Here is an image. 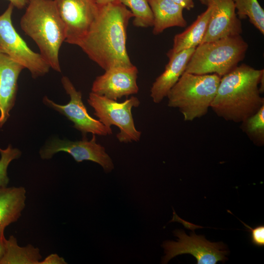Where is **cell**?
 I'll return each instance as SVG.
<instances>
[{"label":"cell","mask_w":264,"mask_h":264,"mask_svg":"<svg viewBox=\"0 0 264 264\" xmlns=\"http://www.w3.org/2000/svg\"><path fill=\"white\" fill-rule=\"evenodd\" d=\"M133 17L119 0L99 5L97 17L77 46L105 70L132 66L126 39L129 21Z\"/></svg>","instance_id":"6da1fadb"},{"label":"cell","mask_w":264,"mask_h":264,"mask_svg":"<svg viewBox=\"0 0 264 264\" xmlns=\"http://www.w3.org/2000/svg\"><path fill=\"white\" fill-rule=\"evenodd\" d=\"M264 69L242 64L222 76L211 108L226 121H243L264 105L259 85Z\"/></svg>","instance_id":"7a4b0ae2"},{"label":"cell","mask_w":264,"mask_h":264,"mask_svg":"<svg viewBox=\"0 0 264 264\" xmlns=\"http://www.w3.org/2000/svg\"><path fill=\"white\" fill-rule=\"evenodd\" d=\"M20 25L35 42L50 68L61 72L59 53L66 33L54 0H29Z\"/></svg>","instance_id":"3957f363"},{"label":"cell","mask_w":264,"mask_h":264,"mask_svg":"<svg viewBox=\"0 0 264 264\" xmlns=\"http://www.w3.org/2000/svg\"><path fill=\"white\" fill-rule=\"evenodd\" d=\"M248 47L241 35L200 44L191 56L184 72L197 75L227 74L244 58Z\"/></svg>","instance_id":"277c9868"},{"label":"cell","mask_w":264,"mask_h":264,"mask_svg":"<svg viewBox=\"0 0 264 264\" xmlns=\"http://www.w3.org/2000/svg\"><path fill=\"white\" fill-rule=\"evenodd\" d=\"M220 78L217 74L184 72L167 94L168 106L178 108L185 121L204 116L216 96Z\"/></svg>","instance_id":"5b68a950"},{"label":"cell","mask_w":264,"mask_h":264,"mask_svg":"<svg viewBox=\"0 0 264 264\" xmlns=\"http://www.w3.org/2000/svg\"><path fill=\"white\" fill-rule=\"evenodd\" d=\"M87 101L93 108L94 114L103 125L108 128H111L112 125L119 128L120 131L116 137L120 142L140 140L141 132L136 130L132 113V108L140 105L137 97L132 96L119 103L91 92Z\"/></svg>","instance_id":"8992f818"},{"label":"cell","mask_w":264,"mask_h":264,"mask_svg":"<svg viewBox=\"0 0 264 264\" xmlns=\"http://www.w3.org/2000/svg\"><path fill=\"white\" fill-rule=\"evenodd\" d=\"M14 7L10 3L0 15V50L27 69L32 78L43 76L50 67L40 53L32 50L16 31L12 22Z\"/></svg>","instance_id":"52a82bcc"},{"label":"cell","mask_w":264,"mask_h":264,"mask_svg":"<svg viewBox=\"0 0 264 264\" xmlns=\"http://www.w3.org/2000/svg\"><path fill=\"white\" fill-rule=\"evenodd\" d=\"M178 238L177 242L167 241L163 243L165 255L162 263L167 264L175 256L189 254L197 260L198 264H216L218 262H225L228 251L222 242H211L203 236L190 233L188 236L182 230L174 231Z\"/></svg>","instance_id":"ba28073f"},{"label":"cell","mask_w":264,"mask_h":264,"mask_svg":"<svg viewBox=\"0 0 264 264\" xmlns=\"http://www.w3.org/2000/svg\"><path fill=\"white\" fill-rule=\"evenodd\" d=\"M61 83L66 93L70 96L69 102L65 105H60L45 96L43 100L44 104L66 117L73 123V127L84 136L87 133L101 136L111 134V128H107L88 114L83 102L81 92L76 90L69 79L64 76Z\"/></svg>","instance_id":"9c48e42d"},{"label":"cell","mask_w":264,"mask_h":264,"mask_svg":"<svg viewBox=\"0 0 264 264\" xmlns=\"http://www.w3.org/2000/svg\"><path fill=\"white\" fill-rule=\"evenodd\" d=\"M54 1L65 27V42L77 45L97 17L99 4L95 0Z\"/></svg>","instance_id":"30bf717a"},{"label":"cell","mask_w":264,"mask_h":264,"mask_svg":"<svg viewBox=\"0 0 264 264\" xmlns=\"http://www.w3.org/2000/svg\"><path fill=\"white\" fill-rule=\"evenodd\" d=\"M61 152L69 154L77 162L84 160L95 162L101 166L106 173L110 172L114 168L112 159L105 147L96 142L95 134L89 140L86 136L82 140L77 141L53 138L41 148L39 154L42 159L48 160Z\"/></svg>","instance_id":"8fae6325"},{"label":"cell","mask_w":264,"mask_h":264,"mask_svg":"<svg viewBox=\"0 0 264 264\" xmlns=\"http://www.w3.org/2000/svg\"><path fill=\"white\" fill-rule=\"evenodd\" d=\"M199 1L211 10L207 29L201 44L242 33V24L236 14L233 0Z\"/></svg>","instance_id":"7c38bea8"},{"label":"cell","mask_w":264,"mask_h":264,"mask_svg":"<svg viewBox=\"0 0 264 264\" xmlns=\"http://www.w3.org/2000/svg\"><path fill=\"white\" fill-rule=\"evenodd\" d=\"M138 72L133 65L108 69L103 74L96 77L92 83L91 92L115 101L123 96L136 94L139 90Z\"/></svg>","instance_id":"4fadbf2b"},{"label":"cell","mask_w":264,"mask_h":264,"mask_svg":"<svg viewBox=\"0 0 264 264\" xmlns=\"http://www.w3.org/2000/svg\"><path fill=\"white\" fill-rule=\"evenodd\" d=\"M23 66L0 50V131L15 105L18 80Z\"/></svg>","instance_id":"5bb4252c"},{"label":"cell","mask_w":264,"mask_h":264,"mask_svg":"<svg viewBox=\"0 0 264 264\" xmlns=\"http://www.w3.org/2000/svg\"><path fill=\"white\" fill-rule=\"evenodd\" d=\"M195 48L185 49L168 57L169 61L164 71L156 78L151 88L150 95L154 103H159L167 96L170 90L185 71Z\"/></svg>","instance_id":"9a60e30c"},{"label":"cell","mask_w":264,"mask_h":264,"mask_svg":"<svg viewBox=\"0 0 264 264\" xmlns=\"http://www.w3.org/2000/svg\"><path fill=\"white\" fill-rule=\"evenodd\" d=\"M26 190L24 187H0V234L6 227L18 220L25 207Z\"/></svg>","instance_id":"2e32d148"},{"label":"cell","mask_w":264,"mask_h":264,"mask_svg":"<svg viewBox=\"0 0 264 264\" xmlns=\"http://www.w3.org/2000/svg\"><path fill=\"white\" fill-rule=\"evenodd\" d=\"M154 16L153 33H161L174 26L185 27L187 22L183 15V8L173 0H147Z\"/></svg>","instance_id":"e0dca14e"},{"label":"cell","mask_w":264,"mask_h":264,"mask_svg":"<svg viewBox=\"0 0 264 264\" xmlns=\"http://www.w3.org/2000/svg\"><path fill=\"white\" fill-rule=\"evenodd\" d=\"M211 12L210 8L207 7L185 30L175 36L173 47L167 53L168 57L185 49L196 48L201 44L207 29Z\"/></svg>","instance_id":"ac0fdd59"},{"label":"cell","mask_w":264,"mask_h":264,"mask_svg":"<svg viewBox=\"0 0 264 264\" xmlns=\"http://www.w3.org/2000/svg\"><path fill=\"white\" fill-rule=\"evenodd\" d=\"M5 251L0 264H39L43 259L39 248L31 244L20 246L13 235L5 239Z\"/></svg>","instance_id":"d6986e66"},{"label":"cell","mask_w":264,"mask_h":264,"mask_svg":"<svg viewBox=\"0 0 264 264\" xmlns=\"http://www.w3.org/2000/svg\"><path fill=\"white\" fill-rule=\"evenodd\" d=\"M240 20L248 18L249 22L264 34V10L258 0H233Z\"/></svg>","instance_id":"ffe728a7"},{"label":"cell","mask_w":264,"mask_h":264,"mask_svg":"<svg viewBox=\"0 0 264 264\" xmlns=\"http://www.w3.org/2000/svg\"><path fill=\"white\" fill-rule=\"evenodd\" d=\"M134 15L133 24L140 27L154 25V16L147 0H119Z\"/></svg>","instance_id":"44dd1931"},{"label":"cell","mask_w":264,"mask_h":264,"mask_svg":"<svg viewBox=\"0 0 264 264\" xmlns=\"http://www.w3.org/2000/svg\"><path fill=\"white\" fill-rule=\"evenodd\" d=\"M242 128L258 145L264 143V105L255 113L242 122Z\"/></svg>","instance_id":"7402d4cb"},{"label":"cell","mask_w":264,"mask_h":264,"mask_svg":"<svg viewBox=\"0 0 264 264\" xmlns=\"http://www.w3.org/2000/svg\"><path fill=\"white\" fill-rule=\"evenodd\" d=\"M0 187H6L9 182L7 175V169L11 162L19 158L21 151L16 148H13L11 144L5 149L0 148Z\"/></svg>","instance_id":"603a6c76"},{"label":"cell","mask_w":264,"mask_h":264,"mask_svg":"<svg viewBox=\"0 0 264 264\" xmlns=\"http://www.w3.org/2000/svg\"><path fill=\"white\" fill-rule=\"evenodd\" d=\"M241 222L249 229L251 233V241L253 244L258 247H263L264 246V225H258L252 228L243 222L242 221Z\"/></svg>","instance_id":"cb8c5ba5"},{"label":"cell","mask_w":264,"mask_h":264,"mask_svg":"<svg viewBox=\"0 0 264 264\" xmlns=\"http://www.w3.org/2000/svg\"><path fill=\"white\" fill-rule=\"evenodd\" d=\"M65 259L57 254H51L44 259H42L39 264H66Z\"/></svg>","instance_id":"d4e9b609"},{"label":"cell","mask_w":264,"mask_h":264,"mask_svg":"<svg viewBox=\"0 0 264 264\" xmlns=\"http://www.w3.org/2000/svg\"><path fill=\"white\" fill-rule=\"evenodd\" d=\"M174 2L177 3L183 9L187 10H191L194 8L195 3L193 0H173Z\"/></svg>","instance_id":"484cf974"},{"label":"cell","mask_w":264,"mask_h":264,"mask_svg":"<svg viewBox=\"0 0 264 264\" xmlns=\"http://www.w3.org/2000/svg\"><path fill=\"white\" fill-rule=\"evenodd\" d=\"M12 4L14 7L19 9L23 8L27 5L29 0H8Z\"/></svg>","instance_id":"4316f807"},{"label":"cell","mask_w":264,"mask_h":264,"mask_svg":"<svg viewBox=\"0 0 264 264\" xmlns=\"http://www.w3.org/2000/svg\"><path fill=\"white\" fill-rule=\"evenodd\" d=\"M5 239L4 234H0V262L2 260L5 251Z\"/></svg>","instance_id":"83f0119b"},{"label":"cell","mask_w":264,"mask_h":264,"mask_svg":"<svg viewBox=\"0 0 264 264\" xmlns=\"http://www.w3.org/2000/svg\"><path fill=\"white\" fill-rule=\"evenodd\" d=\"M259 84L260 85L259 87V91L260 93L262 94L264 91V75L262 76Z\"/></svg>","instance_id":"f1b7e54d"},{"label":"cell","mask_w":264,"mask_h":264,"mask_svg":"<svg viewBox=\"0 0 264 264\" xmlns=\"http://www.w3.org/2000/svg\"><path fill=\"white\" fill-rule=\"evenodd\" d=\"M97 3L99 5L107 4L119 0H95Z\"/></svg>","instance_id":"f546056e"}]
</instances>
